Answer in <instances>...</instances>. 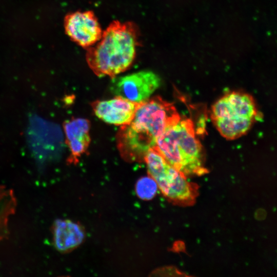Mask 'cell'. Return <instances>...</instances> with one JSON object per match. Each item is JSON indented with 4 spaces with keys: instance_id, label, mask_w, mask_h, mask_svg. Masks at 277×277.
Instances as JSON below:
<instances>
[{
    "instance_id": "1",
    "label": "cell",
    "mask_w": 277,
    "mask_h": 277,
    "mask_svg": "<svg viewBox=\"0 0 277 277\" xmlns=\"http://www.w3.org/2000/svg\"><path fill=\"white\" fill-rule=\"evenodd\" d=\"M137 26L130 22L114 21L100 40L87 48L86 61L98 76L114 78L132 64L138 44Z\"/></svg>"
},
{
    "instance_id": "2",
    "label": "cell",
    "mask_w": 277,
    "mask_h": 277,
    "mask_svg": "<svg viewBox=\"0 0 277 277\" xmlns=\"http://www.w3.org/2000/svg\"><path fill=\"white\" fill-rule=\"evenodd\" d=\"M181 117L173 104L155 96L139 103L132 121L121 126L117 133L128 149L145 155L157 138Z\"/></svg>"
},
{
    "instance_id": "3",
    "label": "cell",
    "mask_w": 277,
    "mask_h": 277,
    "mask_svg": "<svg viewBox=\"0 0 277 277\" xmlns=\"http://www.w3.org/2000/svg\"><path fill=\"white\" fill-rule=\"evenodd\" d=\"M153 148L186 176L208 172L204 149L190 118L181 117L157 138Z\"/></svg>"
},
{
    "instance_id": "4",
    "label": "cell",
    "mask_w": 277,
    "mask_h": 277,
    "mask_svg": "<svg viewBox=\"0 0 277 277\" xmlns=\"http://www.w3.org/2000/svg\"><path fill=\"white\" fill-rule=\"evenodd\" d=\"M262 117L253 97L245 92H227L212 105L211 118L219 133L227 140L246 133Z\"/></svg>"
},
{
    "instance_id": "5",
    "label": "cell",
    "mask_w": 277,
    "mask_h": 277,
    "mask_svg": "<svg viewBox=\"0 0 277 277\" xmlns=\"http://www.w3.org/2000/svg\"><path fill=\"white\" fill-rule=\"evenodd\" d=\"M148 172L163 195L174 204L191 205L197 195V187L186 176L170 165L153 148L144 158Z\"/></svg>"
},
{
    "instance_id": "6",
    "label": "cell",
    "mask_w": 277,
    "mask_h": 277,
    "mask_svg": "<svg viewBox=\"0 0 277 277\" xmlns=\"http://www.w3.org/2000/svg\"><path fill=\"white\" fill-rule=\"evenodd\" d=\"M161 83V78L157 74L150 71H142L113 78L110 89L116 96L141 103L148 100Z\"/></svg>"
},
{
    "instance_id": "7",
    "label": "cell",
    "mask_w": 277,
    "mask_h": 277,
    "mask_svg": "<svg viewBox=\"0 0 277 277\" xmlns=\"http://www.w3.org/2000/svg\"><path fill=\"white\" fill-rule=\"evenodd\" d=\"M64 26L71 39L87 48L97 42L103 33L96 17L91 11L68 14L65 18Z\"/></svg>"
},
{
    "instance_id": "8",
    "label": "cell",
    "mask_w": 277,
    "mask_h": 277,
    "mask_svg": "<svg viewBox=\"0 0 277 277\" xmlns=\"http://www.w3.org/2000/svg\"><path fill=\"white\" fill-rule=\"evenodd\" d=\"M138 103L115 96L109 100L93 102L91 106L96 116L101 120L108 124L122 126L132 121Z\"/></svg>"
},
{
    "instance_id": "9",
    "label": "cell",
    "mask_w": 277,
    "mask_h": 277,
    "mask_svg": "<svg viewBox=\"0 0 277 277\" xmlns=\"http://www.w3.org/2000/svg\"><path fill=\"white\" fill-rule=\"evenodd\" d=\"M90 122L85 118H72L64 124L66 141L70 150L68 164H76L85 153L90 143Z\"/></svg>"
},
{
    "instance_id": "10",
    "label": "cell",
    "mask_w": 277,
    "mask_h": 277,
    "mask_svg": "<svg viewBox=\"0 0 277 277\" xmlns=\"http://www.w3.org/2000/svg\"><path fill=\"white\" fill-rule=\"evenodd\" d=\"M52 234L55 249L63 253L70 252L78 247L86 236L81 225L68 219L55 220L52 226Z\"/></svg>"
},
{
    "instance_id": "11",
    "label": "cell",
    "mask_w": 277,
    "mask_h": 277,
    "mask_svg": "<svg viewBox=\"0 0 277 277\" xmlns=\"http://www.w3.org/2000/svg\"><path fill=\"white\" fill-rule=\"evenodd\" d=\"M16 207V200L13 191L4 186H0V241L6 239L9 234L8 221L13 214Z\"/></svg>"
},
{
    "instance_id": "12",
    "label": "cell",
    "mask_w": 277,
    "mask_h": 277,
    "mask_svg": "<svg viewBox=\"0 0 277 277\" xmlns=\"http://www.w3.org/2000/svg\"><path fill=\"white\" fill-rule=\"evenodd\" d=\"M135 189L140 199L150 200L155 196L159 187L154 180L148 176L140 178L136 183Z\"/></svg>"
}]
</instances>
